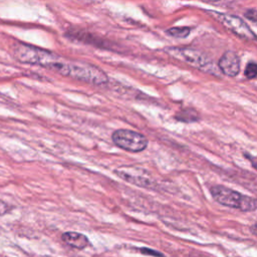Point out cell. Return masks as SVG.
Here are the masks:
<instances>
[{
	"label": "cell",
	"mask_w": 257,
	"mask_h": 257,
	"mask_svg": "<svg viewBox=\"0 0 257 257\" xmlns=\"http://www.w3.org/2000/svg\"><path fill=\"white\" fill-rule=\"evenodd\" d=\"M14 56L22 63L49 68L68 77L71 75L74 62V60L62 57L52 51L26 43H19L15 46Z\"/></svg>",
	"instance_id": "obj_1"
},
{
	"label": "cell",
	"mask_w": 257,
	"mask_h": 257,
	"mask_svg": "<svg viewBox=\"0 0 257 257\" xmlns=\"http://www.w3.org/2000/svg\"><path fill=\"white\" fill-rule=\"evenodd\" d=\"M211 195L217 203L225 207L238 209L242 212L257 210V199L243 195L222 185L213 186L211 188Z\"/></svg>",
	"instance_id": "obj_2"
},
{
	"label": "cell",
	"mask_w": 257,
	"mask_h": 257,
	"mask_svg": "<svg viewBox=\"0 0 257 257\" xmlns=\"http://www.w3.org/2000/svg\"><path fill=\"white\" fill-rule=\"evenodd\" d=\"M167 53L180 61L194 66L195 68L218 74L215 64L204 53L197 49L190 47H170L167 49Z\"/></svg>",
	"instance_id": "obj_3"
},
{
	"label": "cell",
	"mask_w": 257,
	"mask_h": 257,
	"mask_svg": "<svg viewBox=\"0 0 257 257\" xmlns=\"http://www.w3.org/2000/svg\"><path fill=\"white\" fill-rule=\"evenodd\" d=\"M111 140L116 147L131 153L142 152L148 147L147 138L132 130H116L112 133Z\"/></svg>",
	"instance_id": "obj_4"
},
{
	"label": "cell",
	"mask_w": 257,
	"mask_h": 257,
	"mask_svg": "<svg viewBox=\"0 0 257 257\" xmlns=\"http://www.w3.org/2000/svg\"><path fill=\"white\" fill-rule=\"evenodd\" d=\"M114 173L120 179L138 187L152 189L156 185L152 174L139 166H121L115 169Z\"/></svg>",
	"instance_id": "obj_5"
},
{
	"label": "cell",
	"mask_w": 257,
	"mask_h": 257,
	"mask_svg": "<svg viewBox=\"0 0 257 257\" xmlns=\"http://www.w3.org/2000/svg\"><path fill=\"white\" fill-rule=\"evenodd\" d=\"M214 15L217 17V19L223 26H225L228 30H230L232 33L239 36L240 38L251 41L257 40V35L240 17L233 14L222 12H215Z\"/></svg>",
	"instance_id": "obj_6"
},
{
	"label": "cell",
	"mask_w": 257,
	"mask_h": 257,
	"mask_svg": "<svg viewBox=\"0 0 257 257\" xmlns=\"http://www.w3.org/2000/svg\"><path fill=\"white\" fill-rule=\"evenodd\" d=\"M218 68L227 76L234 77L240 71V60L234 51H226L218 62Z\"/></svg>",
	"instance_id": "obj_7"
},
{
	"label": "cell",
	"mask_w": 257,
	"mask_h": 257,
	"mask_svg": "<svg viewBox=\"0 0 257 257\" xmlns=\"http://www.w3.org/2000/svg\"><path fill=\"white\" fill-rule=\"evenodd\" d=\"M62 240L65 244L77 248V249H83L88 245V239L85 235L77 233V232H66L62 235Z\"/></svg>",
	"instance_id": "obj_8"
},
{
	"label": "cell",
	"mask_w": 257,
	"mask_h": 257,
	"mask_svg": "<svg viewBox=\"0 0 257 257\" xmlns=\"http://www.w3.org/2000/svg\"><path fill=\"white\" fill-rule=\"evenodd\" d=\"M175 118L179 121L183 122H194L199 119V113L194 110L193 108H185V109H180L176 115Z\"/></svg>",
	"instance_id": "obj_9"
},
{
	"label": "cell",
	"mask_w": 257,
	"mask_h": 257,
	"mask_svg": "<svg viewBox=\"0 0 257 257\" xmlns=\"http://www.w3.org/2000/svg\"><path fill=\"white\" fill-rule=\"evenodd\" d=\"M191 33L190 27H171L166 30V34L175 38H185Z\"/></svg>",
	"instance_id": "obj_10"
},
{
	"label": "cell",
	"mask_w": 257,
	"mask_h": 257,
	"mask_svg": "<svg viewBox=\"0 0 257 257\" xmlns=\"http://www.w3.org/2000/svg\"><path fill=\"white\" fill-rule=\"evenodd\" d=\"M244 74H245V76H246L247 78H249V79L256 77V76H257V63H255V62H249V63L246 65Z\"/></svg>",
	"instance_id": "obj_11"
},
{
	"label": "cell",
	"mask_w": 257,
	"mask_h": 257,
	"mask_svg": "<svg viewBox=\"0 0 257 257\" xmlns=\"http://www.w3.org/2000/svg\"><path fill=\"white\" fill-rule=\"evenodd\" d=\"M245 17L250 20L251 22L253 23H257V9H254V8H250V9H247L244 13Z\"/></svg>",
	"instance_id": "obj_12"
},
{
	"label": "cell",
	"mask_w": 257,
	"mask_h": 257,
	"mask_svg": "<svg viewBox=\"0 0 257 257\" xmlns=\"http://www.w3.org/2000/svg\"><path fill=\"white\" fill-rule=\"evenodd\" d=\"M140 251L144 254H150V255H154V256H157V257H164L163 254L157 252V251H154L152 249H148V248H141Z\"/></svg>",
	"instance_id": "obj_13"
},
{
	"label": "cell",
	"mask_w": 257,
	"mask_h": 257,
	"mask_svg": "<svg viewBox=\"0 0 257 257\" xmlns=\"http://www.w3.org/2000/svg\"><path fill=\"white\" fill-rule=\"evenodd\" d=\"M9 211V206L2 200H0V216L6 214Z\"/></svg>",
	"instance_id": "obj_14"
},
{
	"label": "cell",
	"mask_w": 257,
	"mask_h": 257,
	"mask_svg": "<svg viewBox=\"0 0 257 257\" xmlns=\"http://www.w3.org/2000/svg\"><path fill=\"white\" fill-rule=\"evenodd\" d=\"M251 231H252L254 234H257V223L254 224V225L251 227Z\"/></svg>",
	"instance_id": "obj_15"
},
{
	"label": "cell",
	"mask_w": 257,
	"mask_h": 257,
	"mask_svg": "<svg viewBox=\"0 0 257 257\" xmlns=\"http://www.w3.org/2000/svg\"><path fill=\"white\" fill-rule=\"evenodd\" d=\"M252 164H253V166L257 169V163H256V162H254V163H252Z\"/></svg>",
	"instance_id": "obj_16"
}]
</instances>
